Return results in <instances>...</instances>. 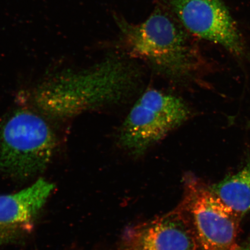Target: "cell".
Returning <instances> with one entry per match:
<instances>
[{
    "label": "cell",
    "instance_id": "1",
    "mask_svg": "<svg viewBox=\"0 0 250 250\" xmlns=\"http://www.w3.org/2000/svg\"><path fill=\"white\" fill-rule=\"evenodd\" d=\"M140 77L132 59L117 51L89 70L46 80L36 89L33 101L47 116L72 117L123 101L138 86Z\"/></svg>",
    "mask_w": 250,
    "mask_h": 250
},
{
    "label": "cell",
    "instance_id": "2",
    "mask_svg": "<svg viewBox=\"0 0 250 250\" xmlns=\"http://www.w3.org/2000/svg\"><path fill=\"white\" fill-rule=\"evenodd\" d=\"M118 29L117 51L145 62L172 82L195 80L204 61L194 41L173 16L157 5L146 20L130 22L114 17Z\"/></svg>",
    "mask_w": 250,
    "mask_h": 250
},
{
    "label": "cell",
    "instance_id": "3",
    "mask_svg": "<svg viewBox=\"0 0 250 250\" xmlns=\"http://www.w3.org/2000/svg\"><path fill=\"white\" fill-rule=\"evenodd\" d=\"M56 136L42 116L17 109L0 125V174L17 180L37 176L48 167Z\"/></svg>",
    "mask_w": 250,
    "mask_h": 250
},
{
    "label": "cell",
    "instance_id": "4",
    "mask_svg": "<svg viewBox=\"0 0 250 250\" xmlns=\"http://www.w3.org/2000/svg\"><path fill=\"white\" fill-rule=\"evenodd\" d=\"M190 115V109L182 99L156 89L146 90L122 124L118 144L130 154L143 155L185 123Z\"/></svg>",
    "mask_w": 250,
    "mask_h": 250
},
{
    "label": "cell",
    "instance_id": "5",
    "mask_svg": "<svg viewBox=\"0 0 250 250\" xmlns=\"http://www.w3.org/2000/svg\"><path fill=\"white\" fill-rule=\"evenodd\" d=\"M183 209L189 218L199 250H238L242 216L228 207L192 174L184 177Z\"/></svg>",
    "mask_w": 250,
    "mask_h": 250
},
{
    "label": "cell",
    "instance_id": "6",
    "mask_svg": "<svg viewBox=\"0 0 250 250\" xmlns=\"http://www.w3.org/2000/svg\"><path fill=\"white\" fill-rule=\"evenodd\" d=\"M154 1L193 37L223 47L237 57H247L242 34L224 0Z\"/></svg>",
    "mask_w": 250,
    "mask_h": 250
},
{
    "label": "cell",
    "instance_id": "7",
    "mask_svg": "<svg viewBox=\"0 0 250 250\" xmlns=\"http://www.w3.org/2000/svg\"><path fill=\"white\" fill-rule=\"evenodd\" d=\"M54 186L45 179L12 194L0 195V246L23 239L33 231Z\"/></svg>",
    "mask_w": 250,
    "mask_h": 250
},
{
    "label": "cell",
    "instance_id": "8",
    "mask_svg": "<svg viewBox=\"0 0 250 250\" xmlns=\"http://www.w3.org/2000/svg\"><path fill=\"white\" fill-rule=\"evenodd\" d=\"M124 250H199L194 232L183 208L125 233Z\"/></svg>",
    "mask_w": 250,
    "mask_h": 250
},
{
    "label": "cell",
    "instance_id": "9",
    "mask_svg": "<svg viewBox=\"0 0 250 250\" xmlns=\"http://www.w3.org/2000/svg\"><path fill=\"white\" fill-rule=\"evenodd\" d=\"M209 187L222 202L243 216L250 211V158L237 173Z\"/></svg>",
    "mask_w": 250,
    "mask_h": 250
},
{
    "label": "cell",
    "instance_id": "10",
    "mask_svg": "<svg viewBox=\"0 0 250 250\" xmlns=\"http://www.w3.org/2000/svg\"><path fill=\"white\" fill-rule=\"evenodd\" d=\"M238 250H250V240L244 243L243 245L240 246Z\"/></svg>",
    "mask_w": 250,
    "mask_h": 250
}]
</instances>
